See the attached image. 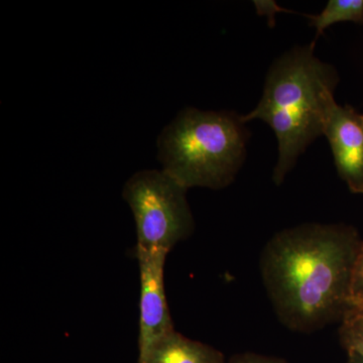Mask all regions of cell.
Returning a JSON list of instances; mask_svg holds the SVG:
<instances>
[{
  "label": "cell",
  "mask_w": 363,
  "mask_h": 363,
  "mask_svg": "<svg viewBox=\"0 0 363 363\" xmlns=\"http://www.w3.org/2000/svg\"><path fill=\"white\" fill-rule=\"evenodd\" d=\"M187 191L162 169H143L125 182L123 197L135 219V248L169 252L192 235Z\"/></svg>",
  "instance_id": "4"
},
{
  "label": "cell",
  "mask_w": 363,
  "mask_h": 363,
  "mask_svg": "<svg viewBox=\"0 0 363 363\" xmlns=\"http://www.w3.org/2000/svg\"><path fill=\"white\" fill-rule=\"evenodd\" d=\"M310 18V26L316 30L314 42L321 37L322 33L334 23H363V0H330L319 14H305Z\"/></svg>",
  "instance_id": "8"
},
{
  "label": "cell",
  "mask_w": 363,
  "mask_h": 363,
  "mask_svg": "<svg viewBox=\"0 0 363 363\" xmlns=\"http://www.w3.org/2000/svg\"><path fill=\"white\" fill-rule=\"evenodd\" d=\"M226 363H288L284 358L259 354V353L243 352L234 354L226 360Z\"/></svg>",
  "instance_id": "11"
},
{
  "label": "cell",
  "mask_w": 363,
  "mask_h": 363,
  "mask_svg": "<svg viewBox=\"0 0 363 363\" xmlns=\"http://www.w3.org/2000/svg\"><path fill=\"white\" fill-rule=\"evenodd\" d=\"M347 363H363V357L355 353H348Z\"/></svg>",
  "instance_id": "12"
},
{
  "label": "cell",
  "mask_w": 363,
  "mask_h": 363,
  "mask_svg": "<svg viewBox=\"0 0 363 363\" xmlns=\"http://www.w3.org/2000/svg\"><path fill=\"white\" fill-rule=\"evenodd\" d=\"M358 247L354 233L339 224H301L272 236L260 257V274L286 328L311 333L342 321Z\"/></svg>",
  "instance_id": "1"
},
{
  "label": "cell",
  "mask_w": 363,
  "mask_h": 363,
  "mask_svg": "<svg viewBox=\"0 0 363 363\" xmlns=\"http://www.w3.org/2000/svg\"><path fill=\"white\" fill-rule=\"evenodd\" d=\"M315 45H301L272 63L262 99L242 121L260 119L278 140L279 157L272 180L281 185L298 157L323 135L329 107L338 84L334 67L315 57Z\"/></svg>",
  "instance_id": "2"
},
{
  "label": "cell",
  "mask_w": 363,
  "mask_h": 363,
  "mask_svg": "<svg viewBox=\"0 0 363 363\" xmlns=\"http://www.w3.org/2000/svg\"><path fill=\"white\" fill-rule=\"evenodd\" d=\"M168 255L166 250L135 248L140 281L138 358H142L159 339L175 330L164 288Z\"/></svg>",
  "instance_id": "5"
},
{
  "label": "cell",
  "mask_w": 363,
  "mask_h": 363,
  "mask_svg": "<svg viewBox=\"0 0 363 363\" xmlns=\"http://www.w3.org/2000/svg\"><path fill=\"white\" fill-rule=\"evenodd\" d=\"M343 347L348 353H355L363 357V314L347 312L339 330Z\"/></svg>",
  "instance_id": "9"
},
{
  "label": "cell",
  "mask_w": 363,
  "mask_h": 363,
  "mask_svg": "<svg viewBox=\"0 0 363 363\" xmlns=\"http://www.w3.org/2000/svg\"><path fill=\"white\" fill-rule=\"evenodd\" d=\"M360 304H363V243H359L351 269L350 309Z\"/></svg>",
  "instance_id": "10"
},
{
  "label": "cell",
  "mask_w": 363,
  "mask_h": 363,
  "mask_svg": "<svg viewBox=\"0 0 363 363\" xmlns=\"http://www.w3.org/2000/svg\"><path fill=\"white\" fill-rule=\"evenodd\" d=\"M138 363H226L220 350L209 344L186 337L176 330L150 346Z\"/></svg>",
  "instance_id": "7"
},
{
  "label": "cell",
  "mask_w": 363,
  "mask_h": 363,
  "mask_svg": "<svg viewBox=\"0 0 363 363\" xmlns=\"http://www.w3.org/2000/svg\"><path fill=\"white\" fill-rule=\"evenodd\" d=\"M350 311L362 313L363 314V304L354 306V307L350 308Z\"/></svg>",
  "instance_id": "13"
},
{
  "label": "cell",
  "mask_w": 363,
  "mask_h": 363,
  "mask_svg": "<svg viewBox=\"0 0 363 363\" xmlns=\"http://www.w3.org/2000/svg\"><path fill=\"white\" fill-rule=\"evenodd\" d=\"M323 135L330 145L338 175L351 192L363 193V114L334 101L327 112Z\"/></svg>",
  "instance_id": "6"
},
{
  "label": "cell",
  "mask_w": 363,
  "mask_h": 363,
  "mask_svg": "<svg viewBox=\"0 0 363 363\" xmlns=\"http://www.w3.org/2000/svg\"><path fill=\"white\" fill-rule=\"evenodd\" d=\"M250 131L234 111L182 109L157 140L162 171L186 189L221 190L247 159Z\"/></svg>",
  "instance_id": "3"
}]
</instances>
